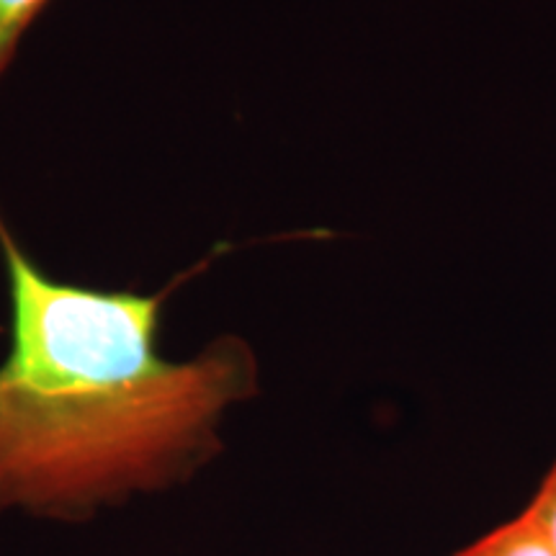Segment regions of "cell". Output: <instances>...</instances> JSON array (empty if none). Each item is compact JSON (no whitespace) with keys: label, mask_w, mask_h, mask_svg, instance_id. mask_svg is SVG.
<instances>
[{"label":"cell","mask_w":556,"mask_h":556,"mask_svg":"<svg viewBox=\"0 0 556 556\" xmlns=\"http://www.w3.org/2000/svg\"><path fill=\"white\" fill-rule=\"evenodd\" d=\"M526 516L539 526V531L544 533V539L556 552V464L546 475L544 482H541L536 497L528 505Z\"/></svg>","instance_id":"4"},{"label":"cell","mask_w":556,"mask_h":556,"mask_svg":"<svg viewBox=\"0 0 556 556\" xmlns=\"http://www.w3.org/2000/svg\"><path fill=\"white\" fill-rule=\"evenodd\" d=\"M11 348L0 364V510L83 518L135 492L168 490L222 451L219 426L258 392L242 338L199 356L160 353L168 296L60 281L37 266L0 212Z\"/></svg>","instance_id":"1"},{"label":"cell","mask_w":556,"mask_h":556,"mask_svg":"<svg viewBox=\"0 0 556 556\" xmlns=\"http://www.w3.org/2000/svg\"><path fill=\"white\" fill-rule=\"evenodd\" d=\"M50 0H0V80L16 60L21 41Z\"/></svg>","instance_id":"3"},{"label":"cell","mask_w":556,"mask_h":556,"mask_svg":"<svg viewBox=\"0 0 556 556\" xmlns=\"http://www.w3.org/2000/svg\"><path fill=\"white\" fill-rule=\"evenodd\" d=\"M456 556H556V552L539 526L523 513L518 520L495 528Z\"/></svg>","instance_id":"2"}]
</instances>
